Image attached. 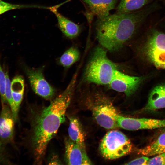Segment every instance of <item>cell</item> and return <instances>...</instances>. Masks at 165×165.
I'll return each instance as SVG.
<instances>
[{"label":"cell","mask_w":165,"mask_h":165,"mask_svg":"<svg viewBox=\"0 0 165 165\" xmlns=\"http://www.w3.org/2000/svg\"><path fill=\"white\" fill-rule=\"evenodd\" d=\"M151 11L149 8L131 13H116L97 18L95 30L99 44L110 51L121 49L134 36Z\"/></svg>","instance_id":"obj_1"},{"label":"cell","mask_w":165,"mask_h":165,"mask_svg":"<svg viewBox=\"0 0 165 165\" xmlns=\"http://www.w3.org/2000/svg\"><path fill=\"white\" fill-rule=\"evenodd\" d=\"M77 75L73 77L64 90L45 108L37 118L34 127L33 144L34 155L38 161L44 156L47 145L65 120V115L75 90Z\"/></svg>","instance_id":"obj_2"},{"label":"cell","mask_w":165,"mask_h":165,"mask_svg":"<svg viewBox=\"0 0 165 165\" xmlns=\"http://www.w3.org/2000/svg\"><path fill=\"white\" fill-rule=\"evenodd\" d=\"M106 50L101 46L95 48L85 71V81L101 85L110 83L117 66L109 59Z\"/></svg>","instance_id":"obj_3"},{"label":"cell","mask_w":165,"mask_h":165,"mask_svg":"<svg viewBox=\"0 0 165 165\" xmlns=\"http://www.w3.org/2000/svg\"><path fill=\"white\" fill-rule=\"evenodd\" d=\"M132 145L130 141L122 132L117 130L108 132L102 139L100 151L105 158L116 159L129 153Z\"/></svg>","instance_id":"obj_4"},{"label":"cell","mask_w":165,"mask_h":165,"mask_svg":"<svg viewBox=\"0 0 165 165\" xmlns=\"http://www.w3.org/2000/svg\"><path fill=\"white\" fill-rule=\"evenodd\" d=\"M144 54L156 67L165 69V34L154 30L148 35L143 48Z\"/></svg>","instance_id":"obj_5"},{"label":"cell","mask_w":165,"mask_h":165,"mask_svg":"<svg viewBox=\"0 0 165 165\" xmlns=\"http://www.w3.org/2000/svg\"><path fill=\"white\" fill-rule=\"evenodd\" d=\"M24 70L33 91L44 99L52 98L55 94V90L45 78L43 67L34 68L25 66Z\"/></svg>","instance_id":"obj_6"},{"label":"cell","mask_w":165,"mask_h":165,"mask_svg":"<svg viewBox=\"0 0 165 165\" xmlns=\"http://www.w3.org/2000/svg\"><path fill=\"white\" fill-rule=\"evenodd\" d=\"M143 79L142 77L128 75L117 70L109 85L111 89L129 97L136 91Z\"/></svg>","instance_id":"obj_7"},{"label":"cell","mask_w":165,"mask_h":165,"mask_svg":"<svg viewBox=\"0 0 165 165\" xmlns=\"http://www.w3.org/2000/svg\"><path fill=\"white\" fill-rule=\"evenodd\" d=\"M117 122L118 127L129 130L165 127V120L127 117L119 115Z\"/></svg>","instance_id":"obj_8"},{"label":"cell","mask_w":165,"mask_h":165,"mask_svg":"<svg viewBox=\"0 0 165 165\" xmlns=\"http://www.w3.org/2000/svg\"><path fill=\"white\" fill-rule=\"evenodd\" d=\"M93 115L97 123L106 129L118 127L117 119L119 115L114 107L111 103H103L93 108Z\"/></svg>","instance_id":"obj_9"},{"label":"cell","mask_w":165,"mask_h":165,"mask_svg":"<svg viewBox=\"0 0 165 165\" xmlns=\"http://www.w3.org/2000/svg\"><path fill=\"white\" fill-rule=\"evenodd\" d=\"M65 158L68 165L93 164L88 156L85 147L68 139L65 141Z\"/></svg>","instance_id":"obj_10"},{"label":"cell","mask_w":165,"mask_h":165,"mask_svg":"<svg viewBox=\"0 0 165 165\" xmlns=\"http://www.w3.org/2000/svg\"><path fill=\"white\" fill-rule=\"evenodd\" d=\"M87 8L85 15L87 18L93 16L97 18L106 16L111 10L114 9L117 0H82Z\"/></svg>","instance_id":"obj_11"},{"label":"cell","mask_w":165,"mask_h":165,"mask_svg":"<svg viewBox=\"0 0 165 165\" xmlns=\"http://www.w3.org/2000/svg\"><path fill=\"white\" fill-rule=\"evenodd\" d=\"M8 104H2L0 114V138L6 141L13 137L14 121L11 110Z\"/></svg>","instance_id":"obj_12"},{"label":"cell","mask_w":165,"mask_h":165,"mask_svg":"<svg viewBox=\"0 0 165 165\" xmlns=\"http://www.w3.org/2000/svg\"><path fill=\"white\" fill-rule=\"evenodd\" d=\"M59 6H52L50 9L56 15L59 28L66 37L70 39L76 37L81 31V27L60 13L57 10Z\"/></svg>","instance_id":"obj_13"},{"label":"cell","mask_w":165,"mask_h":165,"mask_svg":"<svg viewBox=\"0 0 165 165\" xmlns=\"http://www.w3.org/2000/svg\"><path fill=\"white\" fill-rule=\"evenodd\" d=\"M165 108V84H162L156 86L151 91L143 110L153 111Z\"/></svg>","instance_id":"obj_14"},{"label":"cell","mask_w":165,"mask_h":165,"mask_svg":"<svg viewBox=\"0 0 165 165\" xmlns=\"http://www.w3.org/2000/svg\"><path fill=\"white\" fill-rule=\"evenodd\" d=\"M11 87L16 110L18 113L23 99L24 90V81L23 77L20 75L14 77L11 82Z\"/></svg>","instance_id":"obj_15"},{"label":"cell","mask_w":165,"mask_h":165,"mask_svg":"<svg viewBox=\"0 0 165 165\" xmlns=\"http://www.w3.org/2000/svg\"><path fill=\"white\" fill-rule=\"evenodd\" d=\"M69 119L68 131L69 139L85 147V136L79 121L74 117H70Z\"/></svg>","instance_id":"obj_16"},{"label":"cell","mask_w":165,"mask_h":165,"mask_svg":"<svg viewBox=\"0 0 165 165\" xmlns=\"http://www.w3.org/2000/svg\"><path fill=\"white\" fill-rule=\"evenodd\" d=\"M165 152V131L149 145L138 150V152L148 157Z\"/></svg>","instance_id":"obj_17"},{"label":"cell","mask_w":165,"mask_h":165,"mask_svg":"<svg viewBox=\"0 0 165 165\" xmlns=\"http://www.w3.org/2000/svg\"><path fill=\"white\" fill-rule=\"evenodd\" d=\"M150 0H120L116 10L118 13L133 12L142 8Z\"/></svg>","instance_id":"obj_18"},{"label":"cell","mask_w":165,"mask_h":165,"mask_svg":"<svg viewBox=\"0 0 165 165\" xmlns=\"http://www.w3.org/2000/svg\"><path fill=\"white\" fill-rule=\"evenodd\" d=\"M79 58L78 50L72 46L67 50L61 56L59 59L60 64L65 68H68L77 62Z\"/></svg>","instance_id":"obj_19"},{"label":"cell","mask_w":165,"mask_h":165,"mask_svg":"<svg viewBox=\"0 0 165 165\" xmlns=\"http://www.w3.org/2000/svg\"><path fill=\"white\" fill-rule=\"evenodd\" d=\"M6 78V85L5 88V96L8 104L11 110L13 117L14 120L17 119L18 113L16 111L14 102L13 99L11 87V82L7 71H5Z\"/></svg>","instance_id":"obj_20"},{"label":"cell","mask_w":165,"mask_h":165,"mask_svg":"<svg viewBox=\"0 0 165 165\" xmlns=\"http://www.w3.org/2000/svg\"><path fill=\"white\" fill-rule=\"evenodd\" d=\"M35 5L15 4L0 0V15L8 11L23 8H35Z\"/></svg>","instance_id":"obj_21"},{"label":"cell","mask_w":165,"mask_h":165,"mask_svg":"<svg viewBox=\"0 0 165 165\" xmlns=\"http://www.w3.org/2000/svg\"><path fill=\"white\" fill-rule=\"evenodd\" d=\"M6 78L0 63V95L2 104H8L5 96Z\"/></svg>","instance_id":"obj_22"},{"label":"cell","mask_w":165,"mask_h":165,"mask_svg":"<svg viewBox=\"0 0 165 165\" xmlns=\"http://www.w3.org/2000/svg\"><path fill=\"white\" fill-rule=\"evenodd\" d=\"M147 165H165V152L149 159Z\"/></svg>","instance_id":"obj_23"},{"label":"cell","mask_w":165,"mask_h":165,"mask_svg":"<svg viewBox=\"0 0 165 165\" xmlns=\"http://www.w3.org/2000/svg\"><path fill=\"white\" fill-rule=\"evenodd\" d=\"M149 158L148 156H144L136 158L124 164L126 165H147V162Z\"/></svg>","instance_id":"obj_24"},{"label":"cell","mask_w":165,"mask_h":165,"mask_svg":"<svg viewBox=\"0 0 165 165\" xmlns=\"http://www.w3.org/2000/svg\"><path fill=\"white\" fill-rule=\"evenodd\" d=\"M60 162L57 157L56 156H52L49 162L50 164H60Z\"/></svg>","instance_id":"obj_25"},{"label":"cell","mask_w":165,"mask_h":165,"mask_svg":"<svg viewBox=\"0 0 165 165\" xmlns=\"http://www.w3.org/2000/svg\"></svg>","instance_id":"obj_26"}]
</instances>
